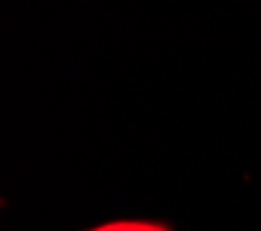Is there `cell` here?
<instances>
[{
	"mask_svg": "<svg viewBox=\"0 0 261 231\" xmlns=\"http://www.w3.org/2000/svg\"><path fill=\"white\" fill-rule=\"evenodd\" d=\"M88 231H171L165 223H157V220H108V223H99V226L88 228Z\"/></svg>",
	"mask_w": 261,
	"mask_h": 231,
	"instance_id": "cell-1",
	"label": "cell"
}]
</instances>
